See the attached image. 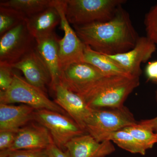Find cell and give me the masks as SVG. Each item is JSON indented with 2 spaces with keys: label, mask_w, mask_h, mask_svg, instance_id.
I'll use <instances>...</instances> for the list:
<instances>
[{
  "label": "cell",
  "mask_w": 157,
  "mask_h": 157,
  "mask_svg": "<svg viewBox=\"0 0 157 157\" xmlns=\"http://www.w3.org/2000/svg\"><path fill=\"white\" fill-rule=\"evenodd\" d=\"M59 40L55 33L49 36L36 40V48L50 73L51 82L49 87L52 90L60 82L62 73Z\"/></svg>",
  "instance_id": "9a60e30c"
},
{
  "label": "cell",
  "mask_w": 157,
  "mask_h": 157,
  "mask_svg": "<svg viewBox=\"0 0 157 157\" xmlns=\"http://www.w3.org/2000/svg\"><path fill=\"white\" fill-rule=\"evenodd\" d=\"M144 23L146 37L155 44H157V3L147 13Z\"/></svg>",
  "instance_id": "603a6c76"
},
{
  "label": "cell",
  "mask_w": 157,
  "mask_h": 157,
  "mask_svg": "<svg viewBox=\"0 0 157 157\" xmlns=\"http://www.w3.org/2000/svg\"><path fill=\"white\" fill-rule=\"evenodd\" d=\"M156 50L155 43L146 36L139 37L135 47L129 51L114 55H106L114 60L129 75L140 77L142 73L140 65L148 61Z\"/></svg>",
  "instance_id": "30bf717a"
},
{
  "label": "cell",
  "mask_w": 157,
  "mask_h": 157,
  "mask_svg": "<svg viewBox=\"0 0 157 157\" xmlns=\"http://www.w3.org/2000/svg\"><path fill=\"white\" fill-rule=\"evenodd\" d=\"M137 123L132 113L124 106L109 110L93 109L86 122V132L102 142L113 132Z\"/></svg>",
  "instance_id": "5b68a950"
},
{
  "label": "cell",
  "mask_w": 157,
  "mask_h": 157,
  "mask_svg": "<svg viewBox=\"0 0 157 157\" xmlns=\"http://www.w3.org/2000/svg\"><path fill=\"white\" fill-rule=\"evenodd\" d=\"M17 132L13 131H0V150L10 148L14 143Z\"/></svg>",
  "instance_id": "484cf974"
},
{
  "label": "cell",
  "mask_w": 157,
  "mask_h": 157,
  "mask_svg": "<svg viewBox=\"0 0 157 157\" xmlns=\"http://www.w3.org/2000/svg\"><path fill=\"white\" fill-rule=\"evenodd\" d=\"M9 157H51L46 149L19 150L10 151Z\"/></svg>",
  "instance_id": "d4e9b609"
},
{
  "label": "cell",
  "mask_w": 157,
  "mask_h": 157,
  "mask_svg": "<svg viewBox=\"0 0 157 157\" xmlns=\"http://www.w3.org/2000/svg\"><path fill=\"white\" fill-rule=\"evenodd\" d=\"M60 21L59 13L53 4L25 20L29 32L36 40L43 39L53 34L55 29L60 23Z\"/></svg>",
  "instance_id": "e0dca14e"
},
{
  "label": "cell",
  "mask_w": 157,
  "mask_h": 157,
  "mask_svg": "<svg viewBox=\"0 0 157 157\" xmlns=\"http://www.w3.org/2000/svg\"><path fill=\"white\" fill-rule=\"evenodd\" d=\"M64 150L70 157H105L113 152L115 147L110 140L99 142L88 134L71 139Z\"/></svg>",
  "instance_id": "4fadbf2b"
},
{
  "label": "cell",
  "mask_w": 157,
  "mask_h": 157,
  "mask_svg": "<svg viewBox=\"0 0 157 157\" xmlns=\"http://www.w3.org/2000/svg\"><path fill=\"white\" fill-rule=\"evenodd\" d=\"M145 74L149 80L157 82V60L149 62L145 68Z\"/></svg>",
  "instance_id": "4316f807"
},
{
  "label": "cell",
  "mask_w": 157,
  "mask_h": 157,
  "mask_svg": "<svg viewBox=\"0 0 157 157\" xmlns=\"http://www.w3.org/2000/svg\"><path fill=\"white\" fill-rule=\"evenodd\" d=\"M51 157H70L66 152L52 144L46 149Z\"/></svg>",
  "instance_id": "83f0119b"
},
{
  "label": "cell",
  "mask_w": 157,
  "mask_h": 157,
  "mask_svg": "<svg viewBox=\"0 0 157 157\" xmlns=\"http://www.w3.org/2000/svg\"><path fill=\"white\" fill-rule=\"evenodd\" d=\"M107 140L113 141L125 150L134 154L144 155L146 150L135 140L129 132L124 129L113 132L109 135Z\"/></svg>",
  "instance_id": "ffe728a7"
},
{
  "label": "cell",
  "mask_w": 157,
  "mask_h": 157,
  "mask_svg": "<svg viewBox=\"0 0 157 157\" xmlns=\"http://www.w3.org/2000/svg\"><path fill=\"white\" fill-rule=\"evenodd\" d=\"M84 62L93 65L106 76H120L135 77L129 75L114 60L106 55L93 50L86 45Z\"/></svg>",
  "instance_id": "ac0fdd59"
},
{
  "label": "cell",
  "mask_w": 157,
  "mask_h": 157,
  "mask_svg": "<svg viewBox=\"0 0 157 157\" xmlns=\"http://www.w3.org/2000/svg\"><path fill=\"white\" fill-rule=\"evenodd\" d=\"M35 109L25 104L14 106L0 103V131L17 132L32 121H35Z\"/></svg>",
  "instance_id": "2e32d148"
},
{
  "label": "cell",
  "mask_w": 157,
  "mask_h": 157,
  "mask_svg": "<svg viewBox=\"0 0 157 157\" xmlns=\"http://www.w3.org/2000/svg\"><path fill=\"white\" fill-rule=\"evenodd\" d=\"M13 69L11 65L0 63V91H6L11 86L14 79Z\"/></svg>",
  "instance_id": "cb8c5ba5"
},
{
  "label": "cell",
  "mask_w": 157,
  "mask_h": 157,
  "mask_svg": "<svg viewBox=\"0 0 157 157\" xmlns=\"http://www.w3.org/2000/svg\"><path fill=\"white\" fill-rule=\"evenodd\" d=\"M11 67L21 71L30 84L46 94V86H50L51 78L48 68L36 48Z\"/></svg>",
  "instance_id": "7c38bea8"
},
{
  "label": "cell",
  "mask_w": 157,
  "mask_h": 157,
  "mask_svg": "<svg viewBox=\"0 0 157 157\" xmlns=\"http://www.w3.org/2000/svg\"><path fill=\"white\" fill-rule=\"evenodd\" d=\"M53 4V0H8L1 1L0 6L17 10L28 18L52 6Z\"/></svg>",
  "instance_id": "d6986e66"
},
{
  "label": "cell",
  "mask_w": 157,
  "mask_h": 157,
  "mask_svg": "<svg viewBox=\"0 0 157 157\" xmlns=\"http://www.w3.org/2000/svg\"><path fill=\"white\" fill-rule=\"evenodd\" d=\"M26 18L20 11L0 6V36L25 21Z\"/></svg>",
  "instance_id": "7402d4cb"
},
{
  "label": "cell",
  "mask_w": 157,
  "mask_h": 157,
  "mask_svg": "<svg viewBox=\"0 0 157 157\" xmlns=\"http://www.w3.org/2000/svg\"><path fill=\"white\" fill-rule=\"evenodd\" d=\"M35 117L39 124L48 129L54 144L63 151L70 140L85 132L71 118L52 110H35Z\"/></svg>",
  "instance_id": "52a82bcc"
},
{
  "label": "cell",
  "mask_w": 157,
  "mask_h": 157,
  "mask_svg": "<svg viewBox=\"0 0 157 157\" xmlns=\"http://www.w3.org/2000/svg\"><path fill=\"white\" fill-rule=\"evenodd\" d=\"M123 129L129 132L145 150L152 148L157 143V134L138 122Z\"/></svg>",
  "instance_id": "44dd1931"
},
{
  "label": "cell",
  "mask_w": 157,
  "mask_h": 157,
  "mask_svg": "<svg viewBox=\"0 0 157 157\" xmlns=\"http://www.w3.org/2000/svg\"><path fill=\"white\" fill-rule=\"evenodd\" d=\"M53 91L56 96L54 102L86 132V122L93 109L88 107L82 97L68 89L61 82L56 86Z\"/></svg>",
  "instance_id": "8fae6325"
},
{
  "label": "cell",
  "mask_w": 157,
  "mask_h": 157,
  "mask_svg": "<svg viewBox=\"0 0 157 157\" xmlns=\"http://www.w3.org/2000/svg\"><path fill=\"white\" fill-rule=\"evenodd\" d=\"M125 0H64L65 12L70 25L81 26L105 22L115 16Z\"/></svg>",
  "instance_id": "3957f363"
},
{
  "label": "cell",
  "mask_w": 157,
  "mask_h": 157,
  "mask_svg": "<svg viewBox=\"0 0 157 157\" xmlns=\"http://www.w3.org/2000/svg\"><path fill=\"white\" fill-rule=\"evenodd\" d=\"M73 26L85 45L107 55L129 51L139 37L128 13L122 6L108 21Z\"/></svg>",
  "instance_id": "6da1fadb"
},
{
  "label": "cell",
  "mask_w": 157,
  "mask_h": 157,
  "mask_svg": "<svg viewBox=\"0 0 157 157\" xmlns=\"http://www.w3.org/2000/svg\"><path fill=\"white\" fill-rule=\"evenodd\" d=\"M53 5L60 15V28L64 36L59 39V56L62 70L74 63L84 62L86 45L68 21L65 12L64 0H54Z\"/></svg>",
  "instance_id": "ba28073f"
},
{
  "label": "cell",
  "mask_w": 157,
  "mask_h": 157,
  "mask_svg": "<svg viewBox=\"0 0 157 157\" xmlns=\"http://www.w3.org/2000/svg\"><path fill=\"white\" fill-rule=\"evenodd\" d=\"M105 76L98 69L85 62L74 63L62 70L60 82L68 89L82 97Z\"/></svg>",
  "instance_id": "9c48e42d"
},
{
  "label": "cell",
  "mask_w": 157,
  "mask_h": 157,
  "mask_svg": "<svg viewBox=\"0 0 157 157\" xmlns=\"http://www.w3.org/2000/svg\"><path fill=\"white\" fill-rule=\"evenodd\" d=\"M36 41L25 21L6 32L0 38V63H16L36 48Z\"/></svg>",
  "instance_id": "8992f818"
},
{
  "label": "cell",
  "mask_w": 157,
  "mask_h": 157,
  "mask_svg": "<svg viewBox=\"0 0 157 157\" xmlns=\"http://www.w3.org/2000/svg\"><path fill=\"white\" fill-rule=\"evenodd\" d=\"M139 83V77L105 76L81 97L92 109L119 108Z\"/></svg>",
  "instance_id": "7a4b0ae2"
},
{
  "label": "cell",
  "mask_w": 157,
  "mask_h": 157,
  "mask_svg": "<svg viewBox=\"0 0 157 157\" xmlns=\"http://www.w3.org/2000/svg\"><path fill=\"white\" fill-rule=\"evenodd\" d=\"M0 103H21L36 110L46 109L65 115L66 113L54 101H51L47 94L30 84L16 72H14V79L11 86L6 91H0Z\"/></svg>",
  "instance_id": "277c9868"
},
{
  "label": "cell",
  "mask_w": 157,
  "mask_h": 157,
  "mask_svg": "<svg viewBox=\"0 0 157 157\" xmlns=\"http://www.w3.org/2000/svg\"><path fill=\"white\" fill-rule=\"evenodd\" d=\"M157 84V82H156ZM156 101H157V89L156 92Z\"/></svg>",
  "instance_id": "4dcf8cb0"
},
{
  "label": "cell",
  "mask_w": 157,
  "mask_h": 157,
  "mask_svg": "<svg viewBox=\"0 0 157 157\" xmlns=\"http://www.w3.org/2000/svg\"><path fill=\"white\" fill-rule=\"evenodd\" d=\"M52 144L53 139L48 129L41 125L33 124L17 131L14 143L8 150L45 149Z\"/></svg>",
  "instance_id": "5bb4252c"
},
{
  "label": "cell",
  "mask_w": 157,
  "mask_h": 157,
  "mask_svg": "<svg viewBox=\"0 0 157 157\" xmlns=\"http://www.w3.org/2000/svg\"><path fill=\"white\" fill-rule=\"evenodd\" d=\"M138 123L150 129L157 134V117L151 119L140 121Z\"/></svg>",
  "instance_id": "f1b7e54d"
},
{
  "label": "cell",
  "mask_w": 157,
  "mask_h": 157,
  "mask_svg": "<svg viewBox=\"0 0 157 157\" xmlns=\"http://www.w3.org/2000/svg\"><path fill=\"white\" fill-rule=\"evenodd\" d=\"M10 151L9 150L1 151H0V157H9Z\"/></svg>",
  "instance_id": "f546056e"
}]
</instances>
